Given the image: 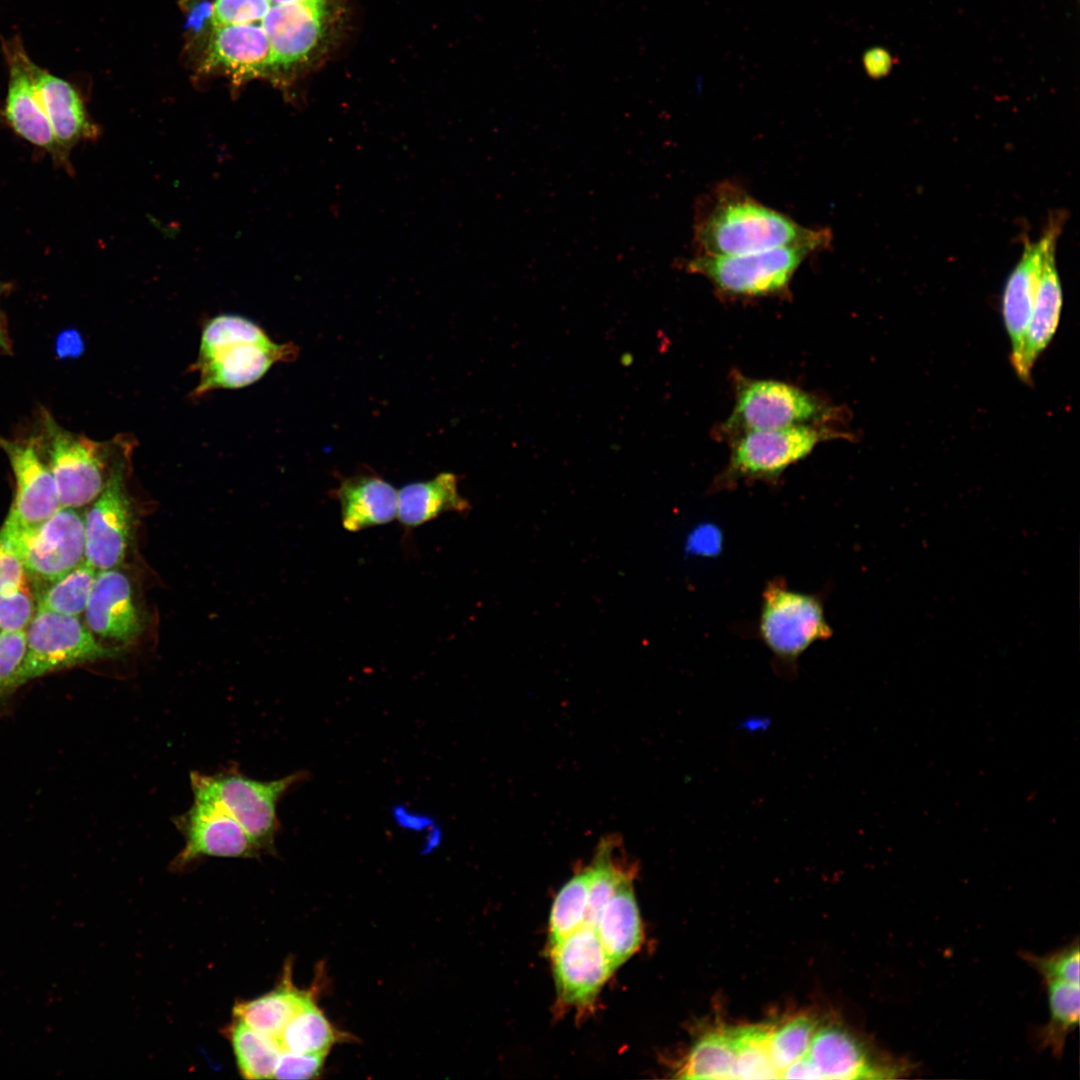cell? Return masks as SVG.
Segmentation results:
<instances>
[{
	"label": "cell",
	"mask_w": 1080,
	"mask_h": 1080,
	"mask_svg": "<svg viewBox=\"0 0 1080 1080\" xmlns=\"http://www.w3.org/2000/svg\"><path fill=\"white\" fill-rule=\"evenodd\" d=\"M831 240L830 230L802 226L731 182L720 183L699 200L694 216L693 242L701 255H739Z\"/></svg>",
	"instance_id": "6da1fadb"
},
{
	"label": "cell",
	"mask_w": 1080,
	"mask_h": 1080,
	"mask_svg": "<svg viewBox=\"0 0 1080 1080\" xmlns=\"http://www.w3.org/2000/svg\"><path fill=\"white\" fill-rule=\"evenodd\" d=\"M294 344H279L254 322L237 315H220L208 322L200 340L193 370L199 372L194 394L236 389L253 384L277 362L294 360Z\"/></svg>",
	"instance_id": "7a4b0ae2"
},
{
	"label": "cell",
	"mask_w": 1080,
	"mask_h": 1080,
	"mask_svg": "<svg viewBox=\"0 0 1080 1080\" xmlns=\"http://www.w3.org/2000/svg\"><path fill=\"white\" fill-rule=\"evenodd\" d=\"M829 246L809 241L739 255L695 254L680 264L686 272L707 279L722 296L760 298L784 293L801 264Z\"/></svg>",
	"instance_id": "3957f363"
},
{
	"label": "cell",
	"mask_w": 1080,
	"mask_h": 1080,
	"mask_svg": "<svg viewBox=\"0 0 1080 1080\" xmlns=\"http://www.w3.org/2000/svg\"><path fill=\"white\" fill-rule=\"evenodd\" d=\"M310 777L305 770L260 781L229 767L215 773H190L193 798L220 805L247 831L262 853H275L280 830L277 806L294 785Z\"/></svg>",
	"instance_id": "277c9868"
},
{
	"label": "cell",
	"mask_w": 1080,
	"mask_h": 1080,
	"mask_svg": "<svg viewBox=\"0 0 1080 1080\" xmlns=\"http://www.w3.org/2000/svg\"><path fill=\"white\" fill-rule=\"evenodd\" d=\"M758 632L778 671L790 677L796 673L798 658L812 644L832 636L822 600L789 589L782 579L768 582L763 590Z\"/></svg>",
	"instance_id": "5b68a950"
},
{
	"label": "cell",
	"mask_w": 1080,
	"mask_h": 1080,
	"mask_svg": "<svg viewBox=\"0 0 1080 1080\" xmlns=\"http://www.w3.org/2000/svg\"><path fill=\"white\" fill-rule=\"evenodd\" d=\"M344 0H301L271 6L261 20L271 49L270 72L288 74L321 57Z\"/></svg>",
	"instance_id": "8992f818"
},
{
	"label": "cell",
	"mask_w": 1080,
	"mask_h": 1080,
	"mask_svg": "<svg viewBox=\"0 0 1080 1080\" xmlns=\"http://www.w3.org/2000/svg\"><path fill=\"white\" fill-rule=\"evenodd\" d=\"M836 411L796 386L737 376L735 405L720 431L734 437L750 430L824 424L837 417Z\"/></svg>",
	"instance_id": "52a82bcc"
},
{
	"label": "cell",
	"mask_w": 1080,
	"mask_h": 1080,
	"mask_svg": "<svg viewBox=\"0 0 1080 1080\" xmlns=\"http://www.w3.org/2000/svg\"><path fill=\"white\" fill-rule=\"evenodd\" d=\"M0 537L19 556L28 578L37 583L49 585L85 560L84 519L74 508L61 507L35 525L6 518Z\"/></svg>",
	"instance_id": "ba28073f"
},
{
	"label": "cell",
	"mask_w": 1080,
	"mask_h": 1080,
	"mask_svg": "<svg viewBox=\"0 0 1080 1080\" xmlns=\"http://www.w3.org/2000/svg\"><path fill=\"white\" fill-rule=\"evenodd\" d=\"M25 633V654L15 688L52 672L118 655V650L97 641L77 616L36 610Z\"/></svg>",
	"instance_id": "9c48e42d"
},
{
	"label": "cell",
	"mask_w": 1080,
	"mask_h": 1080,
	"mask_svg": "<svg viewBox=\"0 0 1080 1080\" xmlns=\"http://www.w3.org/2000/svg\"><path fill=\"white\" fill-rule=\"evenodd\" d=\"M823 424L750 430L734 436L726 470L718 480H776L790 465L808 456L822 441L842 434Z\"/></svg>",
	"instance_id": "30bf717a"
},
{
	"label": "cell",
	"mask_w": 1080,
	"mask_h": 1080,
	"mask_svg": "<svg viewBox=\"0 0 1080 1080\" xmlns=\"http://www.w3.org/2000/svg\"><path fill=\"white\" fill-rule=\"evenodd\" d=\"M43 432L47 465L54 477L61 506L77 508L94 501L109 474L111 447L66 431L47 413L43 417Z\"/></svg>",
	"instance_id": "8fae6325"
},
{
	"label": "cell",
	"mask_w": 1080,
	"mask_h": 1080,
	"mask_svg": "<svg viewBox=\"0 0 1080 1080\" xmlns=\"http://www.w3.org/2000/svg\"><path fill=\"white\" fill-rule=\"evenodd\" d=\"M806 1057L821 1079H900L916 1064L869 1045L839 1025L816 1031Z\"/></svg>",
	"instance_id": "7c38bea8"
},
{
	"label": "cell",
	"mask_w": 1080,
	"mask_h": 1080,
	"mask_svg": "<svg viewBox=\"0 0 1080 1080\" xmlns=\"http://www.w3.org/2000/svg\"><path fill=\"white\" fill-rule=\"evenodd\" d=\"M173 823L185 841L171 862L174 871L204 857L256 858L263 854L247 831L217 803L194 799Z\"/></svg>",
	"instance_id": "4fadbf2b"
},
{
	"label": "cell",
	"mask_w": 1080,
	"mask_h": 1080,
	"mask_svg": "<svg viewBox=\"0 0 1080 1080\" xmlns=\"http://www.w3.org/2000/svg\"><path fill=\"white\" fill-rule=\"evenodd\" d=\"M132 523L120 460L111 466L103 490L84 519L85 561L97 570L117 567L124 559Z\"/></svg>",
	"instance_id": "5bb4252c"
},
{
	"label": "cell",
	"mask_w": 1080,
	"mask_h": 1080,
	"mask_svg": "<svg viewBox=\"0 0 1080 1080\" xmlns=\"http://www.w3.org/2000/svg\"><path fill=\"white\" fill-rule=\"evenodd\" d=\"M549 948L560 1000L590 1006L614 972L595 929L585 924Z\"/></svg>",
	"instance_id": "9a60e30c"
},
{
	"label": "cell",
	"mask_w": 1080,
	"mask_h": 1080,
	"mask_svg": "<svg viewBox=\"0 0 1080 1080\" xmlns=\"http://www.w3.org/2000/svg\"><path fill=\"white\" fill-rule=\"evenodd\" d=\"M16 482V493L7 519L21 525H35L55 514L62 506L54 477L39 453L38 440H11L0 436Z\"/></svg>",
	"instance_id": "2e32d148"
},
{
	"label": "cell",
	"mask_w": 1080,
	"mask_h": 1080,
	"mask_svg": "<svg viewBox=\"0 0 1080 1080\" xmlns=\"http://www.w3.org/2000/svg\"><path fill=\"white\" fill-rule=\"evenodd\" d=\"M1063 216L1050 219L1036 242L1026 241L1022 256L1009 275L1002 295L1003 322L1010 339V361L1019 362L1025 333L1035 306L1046 250L1062 230Z\"/></svg>",
	"instance_id": "e0dca14e"
},
{
	"label": "cell",
	"mask_w": 1080,
	"mask_h": 1080,
	"mask_svg": "<svg viewBox=\"0 0 1080 1080\" xmlns=\"http://www.w3.org/2000/svg\"><path fill=\"white\" fill-rule=\"evenodd\" d=\"M9 83L5 117L11 128L26 141L48 151L56 160L66 161L48 117L39 100L29 69V58L17 46L10 47Z\"/></svg>",
	"instance_id": "ac0fdd59"
},
{
	"label": "cell",
	"mask_w": 1080,
	"mask_h": 1080,
	"mask_svg": "<svg viewBox=\"0 0 1080 1080\" xmlns=\"http://www.w3.org/2000/svg\"><path fill=\"white\" fill-rule=\"evenodd\" d=\"M84 612L87 627L101 638L128 644L141 633L130 582L115 568L99 570Z\"/></svg>",
	"instance_id": "d6986e66"
},
{
	"label": "cell",
	"mask_w": 1080,
	"mask_h": 1080,
	"mask_svg": "<svg viewBox=\"0 0 1080 1080\" xmlns=\"http://www.w3.org/2000/svg\"><path fill=\"white\" fill-rule=\"evenodd\" d=\"M28 69L54 136L67 155L80 141L98 136L99 128L88 117L80 95L70 83L30 60Z\"/></svg>",
	"instance_id": "ffe728a7"
},
{
	"label": "cell",
	"mask_w": 1080,
	"mask_h": 1080,
	"mask_svg": "<svg viewBox=\"0 0 1080 1080\" xmlns=\"http://www.w3.org/2000/svg\"><path fill=\"white\" fill-rule=\"evenodd\" d=\"M271 49L263 28L254 23L214 28L204 67L240 79L270 72Z\"/></svg>",
	"instance_id": "44dd1931"
},
{
	"label": "cell",
	"mask_w": 1080,
	"mask_h": 1080,
	"mask_svg": "<svg viewBox=\"0 0 1080 1080\" xmlns=\"http://www.w3.org/2000/svg\"><path fill=\"white\" fill-rule=\"evenodd\" d=\"M1056 242L1046 250L1035 306L1025 333L1019 362L1014 368L1025 384L1032 382V370L1040 354L1051 342L1061 315L1062 287L1055 263Z\"/></svg>",
	"instance_id": "7402d4cb"
},
{
	"label": "cell",
	"mask_w": 1080,
	"mask_h": 1080,
	"mask_svg": "<svg viewBox=\"0 0 1080 1080\" xmlns=\"http://www.w3.org/2000/svg\"><path fill=\"white\" fill-rule=\"evenodd\" d=\"M335 496L342 526L349 532L388 524L397 518L398 491L376 474H356L342 479Z\"/></svg>",
	"instance_id": "603a6c76"
},
{
	"label": "cell",
	"mask_w": 1080,
	"mask_h": 1080,
	"mask_svg": "<svg viewBox=\"0 0 1080 1080\" xmlns=\"http://www.w3.org/2000/svg\"><path fill=\"white\" fill-rule=\"evenodd\" d=\"M458 482L457 475L443 472L430 480L403 486L398 491L397 507L401 526L412 530L444 513L468 514L471 504L460 494Z\"/></svg>",
	"instance_id": "cb8c5ba5"
},
{
	"label": "cell",
	"mask_w": 1080,
	"mask_h": 1080,
	"mask_svg": "<svg viewBox=\"0 0 1080 1080\" xmlns=\"http://www.w3.org/2000/svg\"><path fill=\"white\" fill-rule=\"evenodd\" d=\"M631 883L632 877L621 883L602 908L594 927L614 971L639 949L643 939Z\"/></svg>",
	"instance_id": "d4e9b609"
},
{
	"label": "cell",
	"mask_w": 1080,
	"mask_h": 1080,
	"mask_svg": "<svg viewBox=\"0 0 1080 1080\" xmlns=\"http://www.w3.org/2000/svg\"><path fill=\"white\" fill-rule=\"evenodd\" d=\"M316 992L315 988L301 990L294 986L288 965L275 989L252 1000L237 1001L233 1016L256 1031L277 1039L287 1024L315 1001Z\"/></svg>",
	"instance_id": "484cf974"
},
{
	"label": "cell",
	"mask_w": 1080,
	"mask_h": 1080,
	"mask_svg": "<svg viewBox=\"0 0 1080 1080\" xmlns=\"http://www.w3.org/2000/svg\"><path fill=\"white\" fill-rule=\"evenodd\" d=\"M1043 984L1048 996L1049 1020L1035 1031V1041L1040 1049L1061 1057L1067 1037L1079 1024V984L1060 980H1046Z\"/></svg>",
	"instance_id": "4316f807"
},
{
	"label": "cell",
	"mask_w": 1080,
	"mask_h": 1080,
	"mask_svg": "<svg viewBox=\"0 0 1080 1080\" xmlns=\"http://www.w3.org/2000/svg\"><path fill=\"white\" fill-rule=\"evenodd\" d=\"M731 1029L708 1032L691 1047L677 1076L684 1079H737Z\"/></svg>",
	"instance_id": "83f0119b"
},
{
	"label": "cell",
	"mask_w": 1080,
	"mask_h": 1080,
	"mask_svg": "<svg viewBox=\"0 0 1080 1080\" xmlns=\"http://www.w3.org/2000/svg\"><path fill=\"white\" fill-rule=\"evenodd\" d=\"M225 1033L230 1040L241 1076L249 1080L273 1078L282 1049L275 1038L234 1019Z\"/></svg>",
	"instance_id": "f1b7e54d"
},
{
	"label": "cell",
	"mask_w": 1080,
	"mask_h": 1080,
	"mask_svg": "<svg viewBox=\"0 0 1080 1080\" xmlns=\"http://www.w3.org/2000/svg\"><path fill=\"white\" fill-rule=\"evenodd\" d=\"M347 1037L330 1023L313 1001L287 1024L276 1040L282 1051L318 1053L329 1052L334 1044Z\"/></svg>",
	"instance_id": "f546056e"
},
{
	"label": "cell",
	"mask_w": 1080,
	"mask_h": 1080,
	"mask_svg": "<svg viewBox=\"0 0 1080 1080\" xmlns=\"http://www.w3.org/2000/svg\"><path fill=\"white\" fill-rule=\"evenodd\" d=\"M97 573V569L82 561L62 578L45 587L38 598L36 610L80 615L85 611Z\"/></svg>",
	"instance_id": "4dcf8cb0"
},
{
	"label": "cell",
	"mask_w": 1080,
	"mask_h": 1080,
	"mask_svg": "<svg viewBox=\"0 0 1080 1080\" xmlns=\"http://www.w3.org/2000/svg\"><path fill=\"white\" fill-rule=\"evenodd\" d=\"M589 868L574 874L557 893L549 918V946L585 925Z\"/></svg>",
	"instance_id": "1f68e13d"
},
{
	"label": "cell",
	"mask_w": 1080,
	"mask_h": 1080,
	"mask_svg": "<svg viewBox=\"0 0 1080 1080\" xmlns=\"http://www.w3.org/2000/svg\"><path fill=\"white\" fill-rule=\"evenodd\" d=\"M772 1028L771 1025H753L731 1029L737 1054V1079L780 1078L769 1050Z\"/></svg>",
	"instance_id": "d6a6232c"
},
{
	"label": "cell",
	"mask_w": 1080,
	"mask_h": 1080,
	"mask_svg": "<svg viewBox=\"0 0 1080 1080\" xmlns=\"http://www.w3.org/2000/svg\"><path fill=\"white\" fill-rule=\"evenodd\" d=\"M615 839L603 840L597 850L593 864L589 866V894L585 924L594 928L599 914L626 879L631 878V871H626L616 864L614 859Z\"/></svg>",
	"instance_id": "836d02e7"
},
{
	"label": "cell",
	"mask_w": 1080,
	"mask_h": 1080,
	"mask_svg": "<svg viewBox=\"0 0 1080 1080\" xmlns=\"http://www.w3.org/2000/svg\"><path fill=\"white\" fill-rule=\"evenodd\" d=\"M816 1031L817 1022L808 1015L796 1016L780 1026H773L769 1050L780 1078L788 1066L807 1054Z\"/></svg>",
	"instance_id": "e575fe53"
},
{
	"label": "cell",
	"mask_w": 1080,
	"mask_h": 1080,
	"mask_svg": "<svg viewBox=\"0 0 1080 1080\" xmlns=\"http://www.w3.org/2000/svg\"><path fill=\"white\" fill-rule=\"evenodd\" d=\"M1020 955L1039 973L1043 981L1060 980L1079 984L1080 950L1077 938L1067 946L1043 956L1029 952H1022Z\"/></svg>",
	"instance_id": "d590c367"
},
{
	"label": "cell",
	"mask_w": 1080,
	"mask_h": 1080,
	"mask_svg": "<svg viewBox=\"0 0 1080 1080\" xmlns=\"http://www.w3.org/2000/svg\"><path fill=\"white\" fill-rule=\"evenodd\" d=\"M34 611V600L27 585L1 593L0 632L25 631L35 614Z\"/></svg>",
	"instance_id": "8d00e7d4"
},
{
	"label": "cell",
	"mask_w": 1080,
	"mask_h": 1080,
	"mask_svg": "<svg viewBox=\"0 0 1080 1080\" xmlns=\"http://www.w3.org/2000/svg\"><path fill=\"white\" fill-rule=\"evenodd\" d=\"M271 3L269 0H216L211 9L214 28L251 24L262 20Z\"/></svg>",
	"instance_id": "74e56055"
},
{
	"label": "cell",
	"mask_w": 1080,
	"mask_h": 1080,
	"mask_svg": "<svg viewBox=\"0 0 1080 1080\" xmlns=\"http://www.w3.org/2000/svg\"><path fill=\"white\" fill-rule=\"evenodd\" d=\"M328 1052L294 1053L282 1051L273 1078L314 1079L320 1076Z\"/></svg>",
	"instance_id": "f35d334b"
},
{
	"label": "cell",
	"mask_w": 1080,
	"mask_h": 1080,
	"mask_svg": "<svg viewBox=\"0 0 1080 1080\" xmlns=\"http://www.w3.org/2000/svg\"><path fill=\"white\" fill-rule=\"evenodd\" d=\"M25 648V631L0 632V692L15 689V679Z\"/></svg>",
	"instance_id": "ab89813d"
},
{
	"label": "cell",
	"mask_w": 1080,
	"mask_h": 1080,
	"mask_svg": "<svg viewBox=\"0 0 1080 1080\" xmlns=\"http://www.w3.org/2000/svg\"><path fill=\"white\" fill-rule=\"evenodd\" d=\"M27 579L21 559L0 537V594L27 585Z\"/></svg>",
	"instance_id": "60d3db41"
},
{
	"label": "cell",
	"mask_w": 1080,
	"mask_h": 1080,
	"mask_svg": "<svg viewBox=\"0 0 1080 1080\" xmlns=\"http://www.w3.org/2000/svg\"><path fill=\"white\" fill-rule=\"evenodd\" d=\"M81 336L75 330L63 331L56 340V352L59 357H76L83 350Z\"/></svg>",
	"instance_id": "b9f144b4"
},
{
	"label": "cell",
	"mask_w": 1080,
	"mask_h": 1080,
	"mask_svg": "<svg viewBox=\"0 0 1080 1080\" xmlns=\"http://www.w3.org/2000/svg\"><path fill=\"white\" fill-rule=\"evenodd\" d=\"M781 1078L786 1079H821L820 1074L815 1069L806 1055L788 1066L782 1073Z\"/></svg>",
	"instance_id": "7bdbcfd3"
},
{
	"label": "cell",
	"mask_w": 1080,
	"mask_h": 1080,
	"mask_svg": "<svg viewBox=\"0 0 1080 1080\" xmlns=\"http://www.w3.org/2000/svg\"><path fill=\"white\" fill-rule=\"evenodd\" d=\"M881 50H871L864 57L865 68L872 77L882 76L888 69Z\"/></svg>",
	"instance_id": "ee69618b"
},
{
	"label": "cell",
	"mask_w": 1080,
	"mask_h": 1080,
	"mask_svg": "<svg viewBox=\"0 0 1080 1080\" xmlns=\"http://www.w3.org/2000/svg\"><path fill=\"white\" fill-rule=\"evenodd\" d=\"M0 348H2L4 350H8V348H9V342L7 340V335L5 333V329L3 327L1 317H0Z\"/></svg>",
	"instance_id": "f6af8a7d"
},
{
	"label": "cell",
	"mask_w": 1080,
	"mask_h": 1080,
	"mask_svg": "<svg viewBox=\"0 0 1080 1080\" xmlns=\"http://www.w3.org/2000/svg\"><path fill=\"white\" fill-rule=\"evenodd\" d=\"M621 362H622V364H623V365H625V366H628V365H630V364L632 363V356H631V354H629V353H625V354H623V355H622V357H621Z\"/></svg>",
	"instance_id": "bcb514c9"
},
{
	"label": "cell",
	"mask_w": 1080,
	"mask_h": 1080,
	"mask_svg": "<svg viewBox=\"0 0 1080 1080\" xmlns=\"http://www.w3.org/2000/svg\"><path fill=\"white\" fill-rule=\"evenodd\" d=\"M269 1H270L271 4L275 5V4L296 2V1H301V0H269Z\"/></svg>",
	"instance_id": "7dc6e473"
},
{
	"label": "cell",
	"mask_w": 1080,
	"mask_h": 1080,
	"mask_svg": "<svg viewBox=\"0 0 1080 1080\" xmlns=\"http://www.w3.org/2000/svg\"><path fill=\"white\" fill-rule=\"evenodd\" d=\"M0 293H1V284H0Z\"/></svg>",
	"instance_id": "c3c4849f"
}]
</instances>
